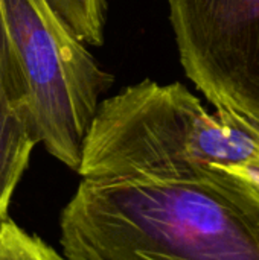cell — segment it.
Returning a JSON list of instances; mask_svg holds the SVG:
<instances>
[{
    "label": "cell",
    "instance_id": "6da1fadb",
    "mask_svg": "<svg viewBox=\"0 0 259 260\" xmlns=\"http://www.w3.org/2000/svg\"><path fill=\"white\" fill-rule=\"evenodd\" d=\"M78 174L202 183L259 206V125L145 79L99 102Z\"/></svg>",
    "mask_w": 259,
    "mask_h": 260
},
{
    "label": "cell",
    "instance_id": "8992f818",
    "mask_svg": "<svg viewBox=\"0 0 259 260\" xmlns=\"http://www.w3.org/2000/svg\"><path fill=\"white\" fill-rule=\"evenodd\" d=\"M0 260H61V254L6 218L0 221Z\"/></svg>",
    "mask_w": 259,
    "mask_h": 260
},
{
    "label": "cell",
    "instance_id": "52a82bcc",
    "mask_svg": "<svg viewBox=\"0 0 259 260\" xmlns=\"http://www.w3.org/2000/svg\"><path fill=\"white\" fill-rule=\"evenodd\" d=\"M61 260H66V259H64V257H63V256H61Z\"/></svg>",
    "mask_w": 259,
    "mask_h": 260
},
{
    "label": "cell",
    "instance_id": "7a4b0ae2",
    "mask_svg": "<svg viewBox=\"0 0 259 260\" xmlns=\"http://www.w3.org/2000/svg\"><path fill=\"white\" fill-rule=\"evenodd\" d=\"M60 233L66 260H259V206L202 183L82 178Z\"/></svg>",
    "mask_w": 259,
    "mask_h": 260
},
{
    "label": "cell",
    "instance_id": "277c9868",
    "mask_svg": "<svg viewBox=\"0 0 259 260\" xmlns=\"http://www.w3.org/2000/svg\"><path fill=\"white\" fill-rule=\"evenodd\" d=\"M186 76L217 108L259 125V0H168Z\"/></svg>",
    "mask_w": 259,
    "mask_h": 260
},
{
    "label": "cell",
    "instance_id": "3957f363",
    "mask_svg": "<svg viewBox=\"0 0 259 260\" xmlns=\"http://www.w3.org/2000/svg\"><path fill=\"white\" fill-rule=\"evenodd\" d=\"M111 82L49 0H0V87L38 143L75 172Z\"/></svg>",
    "mask_w": 259,
    "mask_h": 260
},
{
    "label": "cell",
    "instance_id": "5b68a950",
    "mask_svg": "<svg viewBox=\"0 0 259 260\" xmlns=\"http://www.w3.org/2000/svg\"><path fill=\"white\" fill-rule=\"evenodd\" d=\"M37 143L31 125L0 87V221L8 218L15 187Z\"/></svg>",
    "mask_w": 259,
    "mask_h": 260
}]
</instances>
